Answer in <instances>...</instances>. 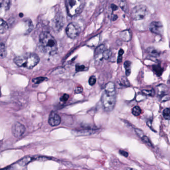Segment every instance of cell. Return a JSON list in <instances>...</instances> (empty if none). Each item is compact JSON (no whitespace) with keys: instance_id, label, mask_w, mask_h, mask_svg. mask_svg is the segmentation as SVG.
<instances>
[{"instance_id":"1","label":"cell","mask_w":170,"mask_h":170,"mask_svg":"<svg viewBox=\"0 0 170 170\" xmlns=\"http://www.w3.org/2000/svg\"><path fill=\"white\" fill-rule=\"evenodd\" d=\"M39 43L42 50L49 55H53L57 50V42L49 32H43L40 34Z\"/></svg>"},{"instance_id":"2","label":"cell","mask_w":170,"mask_h":170,"mask_svg":"<svg viewBox=\"0 0 170 170\" xmlns=\"http://www.w3.org/2000/svg\"><path fill=\"white\" fill-rule=\"evenodd\" d=\"M39 56L35 53H27L18 56L14 58V61L19 67L32 69L39 62Z\"/></svg>"},{"instance_id":"3","label":"cell","mask_w":170,"mask_h":170,"mask_svg":"<svg viewBox=\"0 0 170 170\" xmlns=\"http://www.w3.org/2000/svg\"><path fill=\"white\" fill-rule=\"evenodd\" d=\"M116 101V91H107L105 90L101 97V102L105 110H113L115 108Z\"/></svg>"},{"instance_id":"4","label":"cell","mask_w":170,"mask_h":170,"mask_svg":"<svg viewBox=\"0 0 170 170\" xmlns=\"http://www.w3.org/2000/svg\"><path fill=\"white\" fill-rule=\"evenodd\" d=\"M67 13L71 17L76 16L82 10L83 4L82 0H66Z\"/></svg>"},{"instance_id":"5","label":"cell","mask_w":170,"mask_h":170,"mask_svg":"<svg viewBox=\"0 0 170 170\" xmlns=\"http://www.w3.org/2000/svg\"><path fill=\"white\" fill-rule=\"evenodd\" d=\"M148 13V9L144 5H140L135 6L132 10L131 15L133 19L139 21L144 19Z\"/></svg>"},{"instance_id":"6","label":"cell","mask_w":170,"mask_h":170,"mask_svg":"<svg viewBox=\"0 0 170 170\" xmlns=\"http://www.w3.org/2000/svg\"><path fill=\"white\" fill-rule=\"evenodd\" d=\"M26 131V127L19 122H16L11 128V132L15 137L19 138Z\"/></svg>"},{"instance_id":"7","label":"cell","mask_w":170,"mask_h":170,"mask_svg":"<svg viewBox=\"0 0 170 170\" xmlns=\"http://www.w3.org/2000/svg\"><path fill=\"white\" fill-rule=\"evenodd\" d=\"M105 49V45H102L97 48L95 50V63L97 65H99L101 64V63L103 61V53Z\"/></svg>"},{"instance_id":"8","label":"cell","mask_w":170,"mask_h":170,"mask_svg":"<svg viewBox=\"0 0 170 170\" xmlns=\"http://www.w3.org/2000/svg\"><path fill=\"white\" fill-rule=\"evenodd\" d=\"M150 31L154 34H162L163 32V26L161 22L159 21H153L150 24Z\"/></svg>"},{"instance_id":"9","label":"cell","mask_w":170,"mask_h":170,"mask_svg":"<svg viewBox=\"0 0 170 170\" xmlns=\"http://www.w3.org/2000/svg\"><path fill=\"white\" fill-rule=\"evenodd\" d=\"M66 32L71 39H75L79 34L77 27L73 23H70L67 26L66 29Z\"/></svg>"},{"instance_id":"10","label":"cell","mask_w":170,"mask_h":170,"mask_svg":"<svg viewBox=\"0 0 170 170\" xmlns=\"http://www.w3.org/2000/svg\"><path fill=\"white\" fill-rule=\"evenodd\" d=\"M48 123L49 125L52 127L57 126L59 125L61 123V117L57 113L55 112H52L49 115Z\"/></svg>"},{"instance_id":"11","label":"cell","mask_w":170,"mask_h":170,"mask_svg":"<svg viewBox=\"0 0 170 170\" xmlns=\"http://www.w3.org/2000/svg\"><path fill=\"white\" fill-rule=\"evenodd\" d=\"M156 91L159 97H162L165 95L169 94V89L168 87L164 84H161L156 87Z\"/></svg>"},{"instance_id":"12","label":"cell","mask_w":170,"mask_h":170,"mask_svg":"<svg viewBox=\"0 0 170 170\" xmlns=\"http://www.w3.org/2000/svg\"><path fill=\"white\" fill-rule=\"evenodd\" d=\"M147 52L148 53V55L154 58H157L160 56L161 54V52L160 50L155 48L154 47H149L147 49Z\"/></svg>"},{"instance_id":"13","label":"cell","mask_w":170,"mask_h":170,"mask_svg":"<svg viewBox=\"0 0 170 170\" xmlns=\"http://www.w3.org/2000/svg\"><path fill=\"white\" fill-rule=\"evenodd\" d=\"M34 160H37V157L33 156H27L24 158L19 162V164L20 165L24 166L27 165L29 163Z\"/></svg>"},{"instance_id":"14","label":"cell","mask_w":170,"mask_h":170,"mask_svg":"<svg viewBox=\"0 0 170 170\" xmlns=\"http://www.w3.org/2000/svg\"><path fill=\"white\" fill-rule=\"evenodd\" d=\"M8 24L4 19L0 18V34H4L8 31Z\"/></svg>"},{"instance_id":"15","label":"cell","mask_w":170,"mask_h":170,"mask_svg":"<svg viewBox=\"0 0 170 170\" xmlns=\"http://www.w3.org/2000/svg\"><path fill=\"white\" fill-rule=\"evenodd\" d=\"M153 70L154 71L156 75L158 76H161L163 72V69L161 67L160 64H155L153 66Z\"/></svg>"},{"instance_id":"16","label":"cell","mask_w":170,"mask_h":170,"mask_svg":"<svg viewBox=\"0 0 170 170\" xmlns=\"http://www.w3.org/2000/svg\"><path fill=\"white\" fill-rule=\"evenodd\" d=\"M6 55V50L4 43H0V58H4Z\"/></svg>"},{"instance_id":"17","label":"cell","mask_w":170,"mask_h":170,"mask_svg":"<svg viewBox=\"0 0 170 170\" xmlns=\"http://www.w3.org/2000/svg\"><path fill=\"white\" fill-rule=\"evenodd\" d=\"M131 61H126L124 63V68L126 69V76H128L131 73Z\"/></svg>"},{"instance_id":"18","label":"cell","mask_w":170,"mask_h":170,"mask_svg":"<svg viewBox=\"0 0 170 170\" xmlns=\"http://www.w3.org/2000/svg\"><path fill=\"white\" fill-rule=\"evenodd\" d=\"M141 109L138 106H135L133 108L132 110V113L135 116H138L141 113Z\"/></svg>"},{"instance_id":"19","label":"cell","mask_w":170,"mask_h":170,"mask_svg":"<svg viewBox=\"0 0 170 170\" xmlns=\"http://www.w3.org/2000/svg\"><path fill=\"white\" fill-rule=\"evenodd\" d=\"M163 116L164 118L167 120H170V108H167L163 110Z\"/></svg>"},{"instance_id":"20","label":"cell","mask_w":170,"mask_h":170,"mask_svg":"<svg viewBox=\"0 0 170 170\" xmlns=\"http://www.w3.org/2000/svg\"><path fill=\"white\" fill-rule=\"evenodd\" d=\"M120 85L124 87H129L130 86V84L128 80L126 77H123L121 79V81L119 82Z\"/></svg>"},{"instance_id":"21","label":"cell","mask_w":170,"mask_h":170,"mask_svg":"<svg viewBox=\"0 0 170 170\" xmlns=\"http://www.w3.org/2000/svg\"><path fill=\"white\" fill-rule=\"evenodd\" d=\"M142 92L143 95L149 96V97H153L155 95V90L154 89L151 90H143Z\"/></svg>"},{"instance_id":"22","label":"cell","mask_w":170,"mask_h":170,"mask_svg":"<svg viewBox=\"0 0 170 170\" xmlns=\"http://www.w3.org/2000/svg\"><path fill=\"white\" fill-rule=\"evenodd\" d=\"M46 80H47V79L46 77H37V78L32 79V82L35 84H39Z\"/></svg>"},{"instance_id":"23","label":"cell","mask_w":170,"mask_h":170,"mask_svg":"<svg viewBox=\"0 0 170 170\" xmlns=\"http://www.w3.org/2000/svg\"><path fill=\"white\" fill-rule=\"evenodd\" d=\"M141 139L145 143H146L148 146H149V147H153L152 143H151V141L150 140L148 137L144 135Z\"/></svg>"},{"instance_id":"24","label":"cell","mask_w":170,"mask_h":170,"mask_svg":"<svg viewBox=\"0 0 170 170\" xmlns=\"http://www.w3.org/2000/svg\"><path fill=\"white\" fill-rule=\"evenodd\" d=\"M111 55V52L110 50H105L103 53V58L105 60H108Z\"/></svg>"},{"instance_id":"25","label":"cell","mask_w":170,"mask_h":170,"mask_svg":"<svg viewBox=\"0 0 170 170\" xmlns=\"http://www.w3.org/2000/svg\"><path fill=\"white\" fill-rule=\"evenodd\" d=\"M120 6L124 11H126L127 10V4L125 0H121L120 1Z\"/></svg>"},{"instance_id":"26","label":"cell","mask_w":170,"mask_h":170,"mask_svg":"<svg viewBox=\"0 0 170 170\" xmlns=\"http://www.w3.org/2000/svg\"><path fill=\"white\" fill-rule=\"evenodd\" d=\"M96 78H95V76H92L90 77L89 79V84L91 86H93V85L95 84L96 82Z\"/></svg>"},{"instance_id":"27","label":"cell","mask_w":170,"mask_h":170,"mask_svg":"<svg viewBox=\"0 0 170 170\" xmlns=\"http://www.w3.org/2000/svg\"><path fill=\"white\" fill-rule=\"evenodd\" d=\"M86 68V66L83 65H77L76 66V71L77 72H79V71H84L85 70Z\"/></svg>"},{"instance_id":"28","label":"cell","mask_w":170,"mask_h":170,"mask_svg":"<svg viewBox=\"0 0 170 170\" xmlns=\"http://www.w3.org/2000/svg\"><path fill=\"white\" fill-rule=\"evenodd\" d=\"M124 53V51L123 50H120L118 53V63H120L123 60V55Z\"/></svg>"},{"instance_id":"29","label":"cell","mask_w":170,"mask_h":170,"mask_svg":"<svg viewBox=\"0 0 170 170\" xmlns=\"http://www.w3.org/2000/svg\"><path fill=\"white\" fill-rule=\"evenodd\" d=\"M135 132H136L137 135H138L139 137L141 138L142 137L144 136V133L141 130L139 129H135Z\"/></svg>"},{"instance_id":"30","label":"cell","mask_w":170,"mask_h":170,"mask_svg":"<svg viewBox=\"0 0 170 170\" xmlns=\"http://www.w3.org/2000/svg\"><path fill=\"white\" fill-rule=\"evenodd\" d=\"M160 99L161 101L165 102V101H168L170 99V97L169 94L165 95L163 97H161Z\"/></svg>"},{"instance_id":"31","label":"cell","mask_w":170,"mask_h":170,"mask_svg":"<svg viewBox=\"0 0 170 170\" xmlns=\"http://www.w3.org/2000/svg\"><path fill=\"white\" fill-rule=\"evenodd\" d=\"M69 95L68 94H64L60 98V101H62V102H66L69 99Z\"/></svg>"},{"instance_id":"32","label":"cell","mask_w":170,"mask_h":170,"mask_svg":"<svg viewBox=\"0 0 170 170\" xmlns=\"http://www.w3.org/2000/svg\"><path fill=\"white\" fill-rule=\"evenodd\" d=\"M83 88L82 87H77L75 89V92L76 93H80L83 92Z\"/></svg>"},{"instance_id":"33","label":"cell","mask_w":170,"mask_h":170,"mask_svg":"<svg viewBox=\"0 0 170 170\" xmlns=\"http://www.w3.org/2000/svg\"><path fill=\"white\" fill-rule=\"evenodd\" d=\"M119 153L123 155V156H124L125 157H127L128 156V153L126 152V151H123V150H120L119 151Z\"/></svg>"},{"instance_id":"34","label":"cell","mask_w":170,"mask_h":170,"mask_svg":"<svg viewBox=\"0 0 170 170\" xmlns=\"http://www.w3.org/2000/svg\"><path fill=\"white\" fill-rule=\"evenodd\" d=\"M147 125H148V126L150 127V128H152V122L151 121H148L147 122Z\"/></svg>"},{"instance_id":"35","label":"cell","mask_w":170,"mask_h":170,"mask_svg":"<svg viewBox=\"0 0 170 170\" xmlns=\"http://www.w3.org/2000/svg\"><path fill=\"white\" fill-rule=\"evenodd\" d=\"M111 8L113 9V10L114 11V10H116V9H118V7H117L116 5H112Z\"/></svg>"},{"instance_id":"36","label":"cell","mask_w":170,"mask_h":170,"mask_svg":"<svg viewBox=\"0 0 170 170\" xmlns=\"http://www.w3.org/2000/svg\"><path fill=\"white\" fill-rule=\"evenodd\" d=\"M3 4L2 3H0V12L1 11V10H2V8L3 7Z\"/></svg>"},{"instance_id":"37","label":"cell","mask_w":170,"mask_h":170,"mask_svg":"<svg viewBox=\"0 0 170 170\" xmlns=\"http://www.w3.org/2000/svg\"><path fill=\"white\" fill-rule=\"evenodd\" d=\"M1 90H0V97H1Z\"/></svg>"},{"instance_id":"38","label":"cell","mask_w":170,"mask_h":170,"mask_svg":"<svg viewBox=\"0 0 170 170\" xmlns=\"http://www.w3.org/2000/svg\"><path fill=\"white\" fill-rule=\"evenodd\" d=\"M169 83H170V81H169Z\"/></svg>"}]
</instances>
